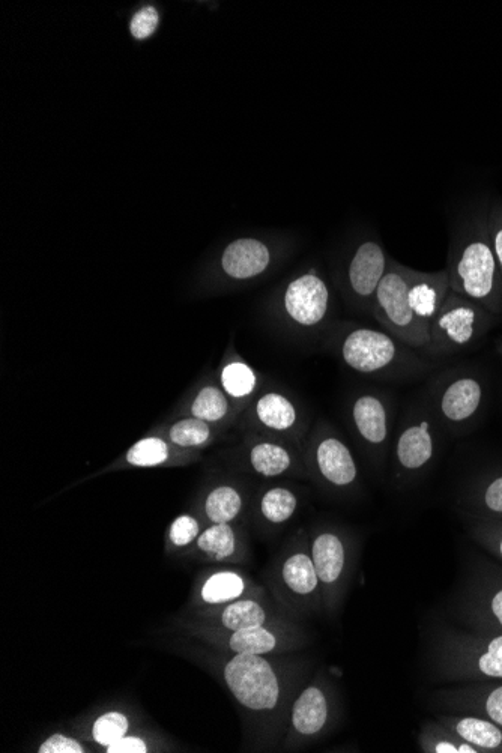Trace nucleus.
<instances>
[{"label":"nucleus","instance_id":"dca6fc26","mask_svg":"<svg viewBox=\"0 0 502 753\" xmlns=\"http://www.w3.org/2000/svg\"><path fill=\"white\" fill-rule=\"evenodd\" d=\"M328 719V702L318 687H307L295 701L292 725L301 735H315L322 731Z\"/></svg>","mask_w":502,"mask_h":753},{"label":"nucleus","instance_id":"39448f33","mask_svg":"<svg viewBox=\"0 0 502 753\" xmlns=\"http://www.w3.org/2000/svg\"><path fill=\"white\" fill-rule=\"evenodd\" d=\"M477 307L468 298L450 291L438 315L430 322V346L427 354H436L445 346H465L477 333Z\"/></svg>","mask_w":502,"mask_h":753},{"label":"nucleus","instance_id":"79ce46f5","mask_svg":"<svg viewBox=\"0 0 502 753\" xmlns=\"http://www.w3.org/2000/svg\"><path fill=\"white\" fill-rule=\"evenodd\" d=\"M499 549H501V554H502V542H501V545H499Z\"/></svg>","mask_w":502,"mask_h":753},{"label":"nucleus","instance_id":"ddd939ff","mask_svg":"<svg viewBox=\"0 0 502 753\" xmlns=\"http://www.w3.org/2000/svg\"><path fill=\"white\" fill-rule=\"evenodd\" d=\"M433 456V438L427 420L411 424L400 433L396 457L406 471H418L430 462Z\"/></svg>","mask_w":502,"mask_h":753},{"label":"nucleus","instance_id":"e433bc0d","mask_svg":"<svg viewBox=\"0 0 502 753\" xmlns=\"http://www.w3.org/2000/svg\"><path fill=\"white\" fill-rule=\"evenodd\" d=\"M487 714L495 720L496 723L502 725V687L493 690L490 693L489 699H487Z\"/></svg>","mask_w":502,"mask_h":753},{"label":"nucleus","instance_id":"7ed1b4c3","mask_svg":"<svg viewBox=\"0 0 502 753\" xmlns=\"http://www.w3.org/2000/svg\"><path fill=\"white\" fill-rule=\"evenodd\" d=\"M451 291L475 303L498 310L502 274L493 253L492 242L477 236L460 245L447 271Z\"/></svg>","mask_w":502,"mask_h":753},{"label":"nucleus","instance_id":"0eeeda50","mask_svg":"<svg viewBox=\"0 0 502 753\" xmlns=\"http://www.w3.org/2000/svg\"><path fill=\"white\" fill-rule=\"evenodd\" d=\"M388 256L378 241L367 239L355 248L346 270L349 291L360 306L370 307L372 312L376 291L388 268Z\"/></svg>","mask_w":502,"mask_h":753},{"label":"nucleus","instance_id":"aec40b11","mask_svg":"<svg viewBox=\"0 0 502 753\" xmlns=\"http://www.w3.org/2000/svg\"><path fill=\"white\" fill-rule=\"evenodd\" d=\"M233 406L235 403L221 385L209 384L197 391L190 405V415L206 423L217 424L232 414Z\"/></svg>","mask_w":502,"mask_h":753},{"label":"nucleus","instance_id":"c9c22d12","mask_svg":"<svg viewBox=\"0 0 502 753\" xmlns=\"http://www.w3.org/2000/svg\"><path fill=\"white\" fill-rule=\"evenodd\" d=\"M484 501L489 510L496 513H502V477L496 478L493 483L486 489Z\"/></svg>","mask_w":502,"mask_h":753},{"label":"nucleus","instance_id":"f257e3e1","mask_svg":"<svg viewBox=\"0 0 502 753\" xmlns=\"http://www.w3.org/2000/svg\"><path fill=\"white\" fill-rule=\"evenodd\" d=\"M340 357L355 373L378 379L418 375L423 367L414 349L385 330L369 327H355L346 333L340 343Z\"/></svg>","mask_w":502,"mask_h":753},{"label":"nucleus","instance_id":"9d476101","mask_svg":"<svg viewBox=\"0 0 502 753\" xmlns=\"http://www.w3.org/2000/svg\"><path fill=\"white\" fill-rule=\"evenodd\" d=\"M315 463L325 481L337 487L351 486L357 480V465L345 442L328 436L315 448Z\"/></svg>","mask_w":502,"mask_h":753},{"label":"nucleus","instance_id":"4c0bfd02","mask_svg":"<svg viewBox=\"0 0 502 753\" xmlns=\"http://www.w3.org/2000/svg\"><path fill=\"white\" fill-rule=\"evenodd\" d=\"M492 248L496 262H498L499 271L502 274V215L496 217L495 226H493Z\"/></svg>","mask_w":502,"mask_h":753},{"label":"nucleus","instance_id":"58836bf2","mask_svg":"<svg viewBox=\"0 0 502 753\" xmlns=\"http://www.w3.org/2000/svg\"><path fill=\"white\" fill-rule=\"evenodd\" d=\"M492 611L495 617L498 618L499 623L502 624V591H499L495 597H493Z\"/></svg>","mask_w":502,"mask_h":753},{"label":"nucleus","instance_id":"7c9ffc66","mask_svg":"<svg viewBox=\"0 0 502 753\" xmlns=\"http://www.w3.org/2000/svg\"><path fill=\"white\" fill-rule=\"evenodd\" d=\"M200 536V524L191 515H181L172 522L169 528V540L176 548L191 545Z\"/></svg>","mask_w":502,"mask_h":753},{"label":"nucleus","instance_id":"bb28decb","mask_svg":"<svg viewBox=\"0 0 502 753\" xmlns=\"http://www.w3.org/2000/svg\"><path fill=\"white\" fill-rule=\"evenodd\" d=\"M297 509V495L288 487H271L262 495L259 502L262 518L274 525L288 522Z\"/></svg>","mask_w":502,"mask_h":753},{"label":"nucleus","instance_id":"f3484780","mask_svg":"<svg viewBox=\"0 0 502 753\" xmlns=\"http://www.w3.org/2000/svg\"><path fill=\"white\" fill-rule=\"evenodd\" d=\"M220 385L235 405H244L259 390L261 378L250 364L233 358L221 367Z\"/></svg>","mask_w":502,"mask_h":753},{"label":"nucleus","instance_id":"6e6552de","mask_svg":"<svg viewBox=\"0 0 502 753\" xmlns=\"http://www.w3.org/2000/svg\"><path fill=\"white\" fill-rule=\"evenodd\" d=\"M406 280H408L409 306L415 316L430 328V322L438 315L445 298L451 291L448 273L447 271L418 273L406 267Z\"/></svg>","mask_w":502,"mask_h":753},{"label":"nucleus","instance_id":"20e7f679","mask_svg":"<svg viewBox=\"0 0 502 753\" xmlns=\"http://www.w3.org/2000/svg\"><path fill=\"white\" fill-rule=\"evenodd\" d=\"M223 677L233 698L247 710L271 711L279 704V678L259 654H236L224 665Z\"/></svg>","mask_w":502,"mask_h":753},{"label":"nucleus","instance_id":"a211bd4d","mask_svg":"<svg viewBox=\"0 0 502 753\" xmlns=\"http://www.w3.org/2000/svg\"><path fill=\"white\" fill-rule=\"evenodd\" d=\"M251 469L262 477L274 478L285 475L294 466L291 450L274 441H258L248 450Z\"/></svg>","mask_w":502,"mask_h":753},{"label":"nucleus","instance_id":"2eb2a0df","mask_svg":"<svg viewBox=\"0 0 502 753\" xmlns=\"http://www.w3.org/2000/svg\"><path fill=\"white\" fill-rule=\"evenodd\" d=\"M312 560L319 581L334 584L345 569V545L337 534L321 533L313 540Z\"/></svg>","mask_w":502,"mask_h":753},{"label":"nucleus","instance_id":"423d86ee","mask_svg":"<svg viewBox=\"0 0 502 753\" xmlns=\"http://www.w3.org/2000/svg\"><path fill=\"white\" fill-rule=\"evenodd\" d=\"M286 316L304 328L316 327L327 318L330 291L327 283L315 270L289 283L283 295Z\"/></svg>","mask_w":502,"mask_h":753},{"label":"nucleus","instance_id":"473e14b6","mask_svg":"<svg viewBox=\"0 0 502 753\" xmlns=\"http://www.w3.org/2000/svg\"><path fill=\"white\" fill-rule=\"evenodd\" d=\"M86 749L76 738L53 734L38 747V753H85Z\"/></svg>","mask_w":502,"mask_h":753},{"label":"nucleus","instance_id":"4468645a","mask_svg":"<svg viewBox=\"0 0 502 753\" xmlns=\"http://www.w3.org/2000/svg\"><path fill=\"white\" fill-rule=\"evenodd\" d=\"M481 403V387L474 378H460L451 382L441 397V411L454 423L468 420Z\"/></svg>","mask_w":502,"mask_h":753},{"label":"nucleus","instance_id":"1a4fd4ad","mask_svg":"<svg viewBox=\"0 0 502 753\" xmlns=\"http://www.w3.org/2000/svg\"><path fill=\"white\" fill-rule=\"evenodd\" d=\"M273 255L261 239L239 238L230 242L221 258L224 273L233 280H251L270 268Z\"/></svg>","mask_w":502,"mask_h":753},{"label":"nucleus","instance_id":"f8f14e48","mask_svg":"<svg viewBox=\"0 0 502 753\" xmlns=\"http://www.w3.org/2000/svg\"><path fill=\"white\" fill-rule=\"evenodd\" d=\"M251 415L262 429L274 433H288L298 423V409L286 394L267 391L256 397Z\"/></svg>","mask_w":502,"mask_h":753},{"label":"nucleus","instance_id":"72a5a7b5","mask_svg":"<svg viewBox=\"0 0 502 753\" xmlns=\"http://www.w3.org/2000/svg\"><path fill=\"white\" fill-rule=\"evenodd\" d=\"M478 666L489 677L502 678V636L490 642L487 653L481 656Z\"/></svg>","mask_w":502,"mask_h":753},{"label":"nucleus","instance_id":"cd10ccee","mask_svg":"<svg viewBox=\"0 0 502 753\" xmlns=\"http://www.w3.org/2000/svg\"><path fill=\"white\" fill-rule=\"evenodd\" d=\"M230 650L236 654H262L271 653L277 647V638L273 632L262 627L255 629L236 630L229 636Z\"/></svg>","mask_w":502,"mask_h":753},{"label":"nucleus","instance_id":"4be33fe9","mask_svg":"<svg viewBox=\"0 0 502 753\" xmlns=\"http://www.w3.org/2000/svg\"><path fill=\"white\" fill-rule=\"evenodd\" d=\"M282 576L286 587L294 591V593L301 594V596L312 594L318 588L319 582H321L319 581L318 573H316L312 557L304 554V552L291 555L285 561Z\"/></svg>","mask_w":502,"mask_h":753},{"label":"nucleus","instance_id":"a878e982","mask_svg":"<svg viewBox=\"0 0 502 753\" xmlns=\"http://www.w3.org/2000/svg\"><path fill=\"white\" fill-rule=\"evenodd\" d=\"M197 549L212 560L224 561L236 552V533L230 524H211L196 540Z\"/></svg>","mask_w":502,"mask_h":753},{"label":"nucleus","instance_id":"f704fd0d","mask_svg":"<svg viewBox=\"0 0 502 753\" xmlns=\"http://www.w3.org/2000/svg\"><path fill=\"white\" fill-rule=\"evenodd\" d=\"M149 752L148 744L143 738L134 735H125L115 743L106 747V753H146Z\"/></svg>","mask_w":502,"mask_h":753},{"label":"nucleus","instance_id":"b1692460","mask_svg":"<svg viewBox=\"0 0 502 753\" xmlns=\"http://www.w3.org/2000/svg\"><path fill=\"white\" fill-rule=\"evenodd\" d=\"M220 623L230 632L255 629L267 623V612L255 600H235L221 611Z\"/></svg>","mask_w":502,"mask_h":753},{"label":"nucleus","instance_id":"5701e85b","mask_svg":"<svg viewBox=\"0 0 502 753\" xmlns=\"http://www.w3.org/2000/svg\"><path fill=\"white\" fill-rule=\"evenodd\" d=\"M175 450L167 439L160 436H148L137 441L125 453V463L134 468H155L166 465L172 459Z\"/></svg>","mask_w":502,"mask_h":753},{"label":"nucleus","instance_id":"2f4dec72","mask_svg":"<svg viewBox=\"0 0 502 753\" xmlns=\"http://www.w3.org/2000/svg\"><path fill=\"white\" fill-rule=\"evenodd\" d=\"M158 26V13L154 7H145L131 20V34L137 40H146L154 34Z\"/></svg>","mask_w":502,"mask_h":753},{"label":"nucleus","instance_id":"c85d7f7f","mask_svg":"<svg viewBox=\"0 0 502 753\" xmlns=\"http://www.w3.org/2000/svg\"><path fill=\"white\" fill-rule=\"evenodd\" d=\"M130 720L121 711L101 714L92 725V738L98 746L107 747L127 735Z\"/></svg>","mask_w":502,"mask_h":753},{"label":"nucleus","instance_id":"393cba45","mask_svg":"<svg viewBox=\"0 0 502 753\" xmlns=\"http://www.w3.org/2000/svg\"><path fill=\"white\" fill-rule=\"evenodd\" d=\"M214 435L212 426L196 417L181 418L167 429V441L175 448H199L208 444Z\"/></svg>","mask_w":502,"mask_h":753},{"label":"nucleus","instance_id":"c756f323","mask_svg":"<svg viewBox=\"0 0 502 753\" xmlns=\"http://www.w3.org/2000/svg\"><path fill=\"white\" fill-rule=\"evenodd\" d=\"M457 732L469 743L486 747V749H495L502 743L501 731L496 726L481 719H474V717L460 720L457 723Z\"/></svg>","mask_w":502,"mask_h":753},{"label":"nucleus","instance_id":"412c9836","mask_svg":"<svg viewBox=\"0 0 502 753\" xmlns=\"http://www.w3.org/2000/svg\"><path fill=\"white\" fill-rule=\"evenodd\" d=\"M245 582L238 573L217 572L209 576L200 588V600L205 605H226L244 594Z\"/></svg>","mask_w":502,"mask_h":753},{"label":"nucleus","instance_id":"9b49d317","mask_svg":"<svg viewBox=\"0 0 502 753\" xmlns=\"http://www.w3.org/2000/svg\"><path fill=\"white\" fill-rule=\"evenodd\" d=\"M352 421L364 441L381 445L388 438V409L384 397L363 393L355 397L351 409Z\"/></svg>","mask_w":502,"mask_h":753},{"label":"nucleus","instance_id":"6ab92c4d","mask_svg":"<svg viewBox=\"0 0 502 753\" xmlns=\"http://www.w3.org/2000/svg\"><path fill=\"white\" fill-rule=\"evenodd\" d=\"M244 509V498L236 487L221 484L206 495L203 512L211 524H230Z\"/></svg>","mask_w":502,"mask_h":753},{"label":"nucleus","instance_id":"f03ea898","mask_svg":"<svg viewBox=\"0 0 502 753\" xmlns=\"http://www.w3.org/2000/svg\"><path fill=\"white\" fill-rule=\"evenodd\" d=\"M373 318L387 333L414 351L427 352L430 328L415 316L408 301L406 267L388 259L387 273L376 291L372 306Z\"/></svg>","mask_w":502,"mask_h":753},{"label":"nucleus","instance_id":"ea45409f","mask_svg":"<svg viewBox=\"0 0 502 753\" xmlns=\"http://www.w3.org/2000/svg\"><path fill=\"white\" fill-rule=\"evenodd\" d=\"M436 752L438 753H456L457 749L450 743H439L436 746Z\"/></svg>","mask_w":502,"mask_h":753},{"label":"nucleus","instance_id":"a19ab883","mask_svg":"<svg viewBox=\"0 0 502 753\" xmlns=\"http://www.w3.org/2000/svg\"><path fill=\"white\" fill-rule=\"evenodd\" d=\"M457 752L462 753H475V750L472 749L471 746H466V744H463V746H460L459 749H457Z\"/></svg>","mask_w":502,"mask_h":753}]
</instances>
